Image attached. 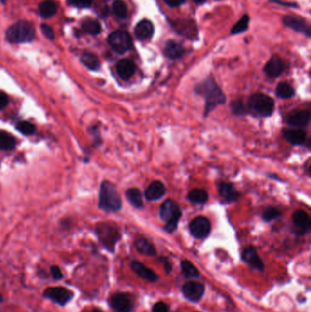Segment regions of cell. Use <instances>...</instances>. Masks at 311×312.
Here are the masks:
<instances>
[{"instance_id":"cell-1","label":"cell","mask_w":311,"mask_h":312,"mask_svg":"<svg viewBox=\"0 0 311 312\" xmlns=\"http://www.w3.org/2000/svg\"><path fill=\"white\" fill-rule=\"evenodd\" d=\"M194 92L204 100V118H206L217 106L226 104L227 102L226 94L212 76H208L199 82L194 87Z\"/></svg>"},{"instance_id":"cell-2","label":"cell","mask_w":311,"mask_h":312,"mask_svg":"<svg viewBox=\"0 0 311 312\" xmlns=\"http://www.w3.org/2000/svg\"><path fill=\"white\" fill-rule=\"evenodd\" d=\"M99 206L102 210L116 213L121 210L122 201L116 186L109 181H103L100 189Z\"/></svg>"},{"instance_id":"cell-3","label":"cell","mask_w":311,"mask_h":312,"mask_svg":"<svg viewBox=\"0 0 311 312\" xmlns=\"http://www.w3.org/2000/svg\"><path fill=\"white\" fill-rule=\"evenodd\" d=\"M248 113L258 118H269L275 111V101L261 92L254 93L247 102Z\"/></svg>"},{"instance_id":"cell-4","label":"cell","mask_w":311,"mask_h":312,"mask_svg":"<svg viewBox=\"0 0 311 312\" xmlns=\"http://www.w3.org/2000/svg\"><path fill=\"white\" fill-rule=\"evenodd\" d=\"M159 216L165 223L164 230L172 234L177 229L180 218L182 217V209L174 200L167 199L160 207Z\"/></svg>"},{"instance_id":"cell-5","label":"cell","mask_w":311,"mask_h":312,"mask_svg":"<svg viewBox=\"0 0 311 312\" xmlns=\"http://www.w3.org/2000/svg\"><path fill=\"white\" fill-rule=\"evenodd\" d=\"M35 38L33 25L26 20H19L6 30V39L12 43L31 42Z\"/></svg>"},{"instance_id":"cell-6","label":"cell","mask_w":311,"mask_h":312,"mask_svg":"<svg viewBox=\"0 0 311 312\" xmlns=\"http://www.w3.org/2000/svg\"><path fill=\"white\" fill-rule=\"evenodd\" d=\"M97 234L101 243L110 252H114L116 243L121 238L119 229L107 223H102L98 226Z\"/></svg>"},{"instance_id":"cell-7","label":"cell","mask_w":311,"mask_h":312,"mask_svg":"<svg viewBox=\"0 0 311 312\" xmlns=\"http://www.w3.org/2000/svg\"><path fill=\"white\" fill-rule=\"evenodd\" d=\"M109 45L114 52L124 54L132 47V39L125 30H116L108 37Z\"/></svg>"},{"instance_id":"cell-8","label":"cell","mask_w":311,"mask_h":312,"mask_svg":"<svg viewBox=\"0 0 311 312\" xmlns=\"http://www.w3.org/2000/svg\"><path fill=\"white\" fill-rule=\"evenodd\" d=\"M189 232L196 239L206 238L212 230V225L209 219L205 216L194 217L189 224Z\"/></svg>"},{"instance_id":"cell-9","label":"cell","mask_w":311,"mask_h":312,"mask_svg":"<svg viewBox=\"0 0 311 312\" xmlns=\"http://www.w3.org/2000/svg\"><path fill=\"white\" fill-rule=\"evenodd\" d=\"M73 292L68 288L62 287L48 288L44 290L43 297L55 302L60 306H65L68 302H70L73 298Z\"/></svg>"},{"instance_id":"cell-10","label":"cell","mask_w":311,"mask_h":312,"mask_svg":"<svg viewBox=\"0 0 311 312\" xmlns=\"http://www.w3.org/2000/svg\"><path fill=\"white\" fill-rule=\"evenodd\" d=\"M282 134L287 143L292 145H297V146H303L307 144L308 147L310 148L311 139L308 138L305 130L299 129V128H288V129H284Z\"/></svg>"},{"instance_id":"cell-11","label":"cell","mask_w":311,"mask_h":312,"mask_svg":"<svg viewBox=\"0 0 311 312\" xmlns=\"http://www.w3.org/2000/svg\"><path fill=\"white\" fill-rule=\"evenodd\" d=\"M295 234L301 236L307 234L311 228V216L303 210L296 211L292 216Z\"/></svg>"},{"instance_id":"cell-12","label":"cell","mask_w":311,"mask_h":312,"mask_svg":"<svg viewBox=\"0 0 311 312\" xmlns=\"http://www.w3.org/2000/svg\"><path fill=\"white\" fill-rule=\"evenodd\" d=\"M109 305L116 312H132V301L130 295L117 292L109 299Z\"/></svg>"},{"instance_id":"cell-13","label":"cell","mask_w":311,"mask_h":312,"mask_svg":"<svg viewBox=\"0 0 311 312\" xmlns=\"http://www.w3.org/2000/svg\"><path fill=\"white\" fill-rule=\"evenodd\" d=\"M218 193L224 204H232L238 201L241 197V194L231 183L220 182L217 184Z\"/></svg>"},{"instance_id":"cell-14","label":"cell","mask_w":311,"mask_h":312,"mask_svg":"<svg viewBox=\"0 0 311 312\" xmlns=\"http://www.w3.org/2000/svg\"><path fill=\"white\" fill-rule=\"evenodd\" d=\"M311 120L310 110H298L291 112L286 118V122L289 127L302 129L308 126Z\"/></svg>"},{"instance_id":"cell-15","label":"cell","mask_w":311,"mask_h":312,"mask_svg":"<svg viewBox=\"0 0 311 312\" xmlns=\"http://www.w3.org/2000/svg\"><path fill=\"white\" fill-rule=\"evenodd\" d=\"M174 30L179 34L190 39H194L198 36V30L196 24L192 19H177L172 23Z\"/></svg>"},{"instance_id":"cell-16","label":"cell","mask_w":311,"mask_h":312,"mask_svg":"<svg viewBox=\"0 0 311 312\" xmlns=\"http://www.w3.org/2000/svg\"><path fill=\"white\" fill-rule=\"evenodd\" d=\"M182 292L186 300L192 302H198L204 294V286L202 283L189 281L183 286Z\"/></svg>"},{"instance_id":"cell-17","label":"cell","mask_w":311,"mask_h":312,"mask_svg":"<svg viewBox=\"0 0 311 312\" xmlns=\"http://www.w3.org/2000/svg\"><path fill=\"white\" fill-rule=\"evenodd\" d=\"M286 70V63L278 56H273L264 66V72L270 78H277Z\"/></svg>"},{"instance_id":"cell-18","label":"cell","mask_w":311,"mask_h":312,"mask_svg":"<svg viewBox=\"0 0 311 312\" xmlns=\"http://www.w3.org/2000/svg\"><path fill=\"white\" fill-rule=\"evenodd\" d=\"M283 23L291 30L304 33L307 37L311 36V26L303 18L296 16H286L283 18Z\"/></svg>"},{"instance_id":"cell-19","label":"cell","mask_w":311,"mask_h":312,"mask_svg":"<svg viewBox=\"0 0 311 312\" xmlns=\"http://www.w3.org/2000/svg\"><path fill=\"white\" fill-rule=\"evenodd\" d=\"M166 194V187L161 181H153L144 192L145 198L148 201L156 202L162 199Z\"/></svg>"},{"instance_id":"cell-20","label":"cell","mask_w":311,"mask_h":312,"mask_svg":"<svg viewBox=\"0 0 311 312\" xmlns=\"http://www.w3.org/2000/svg\"><path fill=\"white\" fill-rule=\"evenodd\" d=\"M242 259L245 263L250 265L254 269L262 271L264 270L263 261L257 254V248L255 246H247L242 253Z\"/></svg>"},{"instance_id":"cell-21","label":"cell","mask_w":311,"mask_h":312,"mask_svg":"<svg viewBox=\"0 0 311 312\" xmlns=\"http://www.w3.org/2000/svg\"><path fill=\"white\" fill-rule=\"evenodd\" d=\"M136 65L131 60H121L116 64V72L123 80H129L136 72Z\"/></svg>"},{"instance_id":"cell-22","label":"cell","mask_w":311,"mask_h":312,"mask_svg":"<svg viewBox=\"0 0 311 312\" xmlns=\"http://www.w3.org/2000/svg\"><path fill=\"white\" fill-rule=\"evenodd\" d=\"M132 269L138 276L149 282H156L159 279L156 272L139 261H132Z\"/></svg>"},{"instance_id":"cell-23","label":"cell","mask_w":311,"mask_h":312,"mask_svg":"<svg viewBox=\"0 0 311 312\" xmlns=\"http://www.w3.org/2000/svg\"><path fill=\"white\" fill-rule=\"evenodd\" d=\"M163 53L169 60H177L185 55L186 49L182 44L174 40H168L164 45Z\"/></svg>"},{"instance_id":"cell-24","label":"cell","mask_w":311,"mask_h":312,"mask_svg":"<svg viewBox=\"0 0 311 312\" xmlns=\"http://www.w3.org/2000/svg\"><path fill=\"white\" fill-rule=\"evenodd\" d=\"M154 32H155L154 24L148 19L141 20L134 29L135 36L140 40H145L152 38V36L154 35Z\"/></svg>"},{"instance_id":"cell-25","label":"cell","mask_w":311,"mask_h":312,"mask_svg":"<svg viewBox=\"0 0 311 312\" xmlns=\"http://www.w3.org/2000/svg\"><path fill=\"white\" fill-rule=\"evenodd\" d=\"M134 245H135L138 252L143 254L144 256L154 257L157 254L156 246H154L148 239H146L145 237H143V236L137 237L134 242Z\"/></svg>"},{"instance_id":"cell-26","label":"cell","mask_w":311,"mask_h":312,"mask_svg":"<svg viewBox=\"0 0 311 312\" xmlns=\"http://www.w3.org/2000/svg\"><path fill=\"white\" fill-rule=\"evenodd\" d=\"M186 200L191 204L203 205L209 200V195L203 189H193L186 195Z\"/></svg>"},{"instance_id":"cell-27","label":"cell","mask_w":311,"mask_h":312,"mask_svg":"<svg viewBox=\"0 0 311 312\" xmlns=\"http://www.w3.org/2000/svg\"><path fill=\"white\" fill-rule=\"evenodd\" d=\"M126 198L128 202L136 209H141L144 206L143 195L138 188H130L125 193Z\"/></svg>"},{"instance_id":"cell-28","label":"cell","mask_w":311,"mask_h":312,"mask_svg":"<svg viewBox=\"0 0 311 312\" xmlns=\"http://www.w3.org/2000/svg\"><path fill=\"white\" fill-rule=\"evenodd\" d=\"M275 95L279 99L287 100V99L293 98L296 95V91L291 85L288 84L287 82H280L276 86Z\"/></svg>"},{"instance_id":"cell-29","label":"cell","mask_w":311,"mask_h":312,"mask_svg":"<svg viewBox=\"0 0 311 312\" xmlns=\"http://www.w3.org/2000/svg\"><path fill=\"white\" fill-rule=\"evenodd\" d=\"M57 5L53 0H46L39 5V10L42 18H48L54 16L57 12Z\"/></svg>"},{"instance_id":"cell-30","label":"cell","mask_w":311,"mask_h":312,"mask_svg":"<svg viewBox=\"0 0 311 312\" xmlns=\"http://www.w3.org/2000/svg\"><path fill=\"white\" fill-rule=\"evenodd\" d=\"M181 268L184 276L187 278H198L200 276V272L194 265L188 260H183L181 262Z\"/></svg>"},{"instance_id":"cell-31","label":"cell","mask_w":311,"mask_h":312,"mask_svg":"<svg viewBox=\"0 0 311 312\" xmlns=\"http://www.w3.org/2000/svg\"><path fill=\"white\" fill-rule=\"evenodd\" d=\"M16 145V139L8 132H0V150H12Z\"/></svg>"},{"instance_id":"cell-32","label":"cell","mask_w":311,"mask_h":312,"mask_svg":"<svg viewBox=\"0 0 311 312\" xmlns=\"http://www.w3.org/2000/svg\"><path fill=\"white\" fill-rule=\"evenodd\" d=\"M81 61L85 66L89 68L91 71H98L101 67V62L95 54L85 53L81 57Z\"/></svg>"},{"instance_id":"cell-33","label":"cell","mask_w":311,"mask_h":312,"mask_svg":"<svg viewBox=\"0 0 311 312\" xmlns=\"http://www.w3.org/2000/svg\"><path fill=\"white\" fill-rule=\"evenodd\" d=\"M82 28L86 32H88L91 35H98L102 31L101 23L98 20L92 19V18L86 19L82 24Z\"/></svg>"},{"instance_id":"cell-34","label":"cell","mask_w":311,"mask_h":312,"mask_svg":"<svg viewBox=\"0 0 311 312\" xmlns=\"http://www.w3.org/2000/svg\"><path fill=\"white\" fill-rule=\"evenodd\" d=\"M230 110H231V113L236 116H243L248 114L247 105L242 99H236L231 102Z\"/></svg>"},{"instance_id":"cell-35","label":"cell","mask_w":311,"mask_h":312,"mask_svg":"<svg viewBox=\"0 0 311 312\" xmlns=\"http://www.w3.org/2000/svg\"><path fill=\"white\" fill-rule=\"evenodd\" d=\"M282 216V212L274 206H268L262 212V219L265 222L270 223L279 218Z\"/></svg>"},{"instance_id":"cell-36","label":"cell","mask_w":311,"mask_h":312,"mask_svg":"<svg viewBox=\"0 0 311 312\" xmlns=\"http://www.w3.org/2000/svg\"><path fill=\"white\" fill-rule=\"evenodd\" d=\"M113 10L116 17L119 18H126L128 17V7L124 1L115 0L113 3Z\"/></svg>"},{"instance_id":"cell-37","label":"cell","mask_w":311,"mask_h":312,"mask_svg":"<svg viewBox=\"0 0 311 312\" xmlns=\"http://www.w3.org/2000/svg\"><path fill=\"white\" fill-rule=\"evenodd\" d=\"M248 25H249V17L247 15H245L243 18L240 19L239 21H237V23L233 26L231 30V34L235 35V34H239L244 32L248 29Z\"/></svg>"},{"instance_id":"cell-38","label":"cell","mask_w":311,"mask_h":312,"mask_svg":"<svg viewBox=\"0 0 311 312\" xmlns=\"http://www.w3.org/2000/svg\"><path fill=\"white\" fill-rule=\"evenodd\" d=\"M17 130L18 132L23 133L25 135H30L32 133H34L36 129L33 124H31L30 122L28 121H20L17 124Z\"/></svg>"},{"instance_id":"cell-39","label":"cell","mask_w":311,"mask_h":312,"mask_svg":"<svg viewBox=\"0 0 311 312\" xmlns=\"http://www.w3.org/2000/svg\"><path fill=\"white\" fill-rule=\"evenodd\" d=\"M50 273H51V276L54 280H60L63 278V273L60 270V267L57 265L50 267Z\"/></svg>"},{"instance_id":"cell-40","label":"cell","mask_w":311,"mask_h":312,"mask_svg":"<svg viewBox=\"0 0 311 312\" xmlns=\"http://www.w3.org/2000/svg\"><path fill=\"white\" fill-rule=\"evenodd\" d=\"M42 33L48 38V39L53 40L55 39V33L53 29L47 24L41 25Z\"/></svg>"},{"instance_id":"cell-41","label":"cell","mask_w":311,"mask_h":312,"mask_svg":"<svg viewBox=\"0 0 311 312\" xmlns=\"http://www.w3.org/2000/svg\"><path fill=\"white\" fill-rule=\"evenodd\" d=\"M169 310L170 308L166 303L160 301L154 305L152 312H169Z\"/></svg>"},{"instance_id":"cell-42","label":"cell","mask_w":311,"mask_h":312,"mask_svg":"<svg viewBox=\"0 0 311 312\" xmlns=\"http://www.w3.org/2000/svg\"><path fill=\"white\" fill-rule=\"evenodd\" d=\"M72 5L78 7H90L92 0H71Z\"/></svg>"},{"instance_id":"cell-43","label":"cell","mask_w":311,"mask_h":312,"mask_svg":"<svg viewBox=\"0 0 311 312\" xmlns=\"http://www.w3.org/2000/svg\"><path fill=\"white\" fill-rule=\"evenodd\" d=\"M8 102H9L8 96L5 92L0 91V111L6 108V105L8 104Z\"/></svg>"},{"instance_id":"cell-44","label":"cell","mask_w":311,"mask_h":312,"mask_svg":"<svg viewBox=\"0 0 311 312\" xmlns=\"http://www.w3.org/2000/svg\"><path fill=\"white\" fill-rule=\"evenodd\" d=\"M163 1L167 6L171 7H177V6H182L186 0H163Z\"/></svg>"},{"instance_id":"cell-45","label":"cell","mask_w":311,"mask_h":312,"mask_svg":"<svg viewBox=\"0 0 311 312\" xmlns=\"http://www.w3.org/2000/svg\"><path fill=\"white\" fill-rule=\"evenodd\" d=\"M270 2H273L275 4H278L280 6H286L287 7H297L298 5L295 3H288V2H284L282 0H270Z\"/></svg>"},{"instance_id":"cell-46","label":"cell","mask_w":311,"mask_h":312,"mask_svg":"<svg viewBox=\"0 0 311 312\" xmlns=\"http://www.w3.org/2000/svg\"><path fill=\"white\" fill-rule=\"evenodd\" d=\"M160 260H161L162 263H163V265H164V269L166 270V272L170 273L171 270H172V264L170 263V261L168 260L167 258H160Z\"/></svg>"},{"instance_id":"cell-47","label":"cell","mask_w":311,"mask_h":312,"mask_svg":"<svg viewBox=\"0 0 311 312\" xmlns=\"http://www.w3.org/2000/svg\"><path fill=\"white\" fill-rule=\"evenodd\" d=\"M103 312L102 310H100V309H92V310H90L89 312Z\"/></svg>"},{"instance_id":"cell-48","label":"cell","mask_w":311,"mask_h":312,"mask_svg":"<svg viewBox=\"0 0 311 312\" xmlns=\"http://www.w3.org/2000/svg\"><path fill=\"white\" fill-rule=\"evenodd\" d=\"M194 3H196V4H202L203 2H205L206 0H193Z\"/></svg>"},{"instance_id":"cell-49","label":"cell","mask_w":311,"mask_h":312,"mask_svg":"<svg viewBox=\"0 0 311 312\" xmlns=\"http://www.w3.org/2000/svg\"><path fill=\"white\" fill-rule=\"evenodd\" d=\"M1 302H3V296H2V294H0V303Z\"/></svg>"},{"instance_id":"cell-50","label":"cell","mask_w":311,"mask_h":312,"mask_svg":"<svg viewBox=\"0 0 311 312\" xmlns=\"http://www.w3.org/2000/svg\"><path fill=\"white\" fill-rule=\"evenodd\" d=\"M2 2H5V0H2Z\"/></svg>"}]
</instances>
